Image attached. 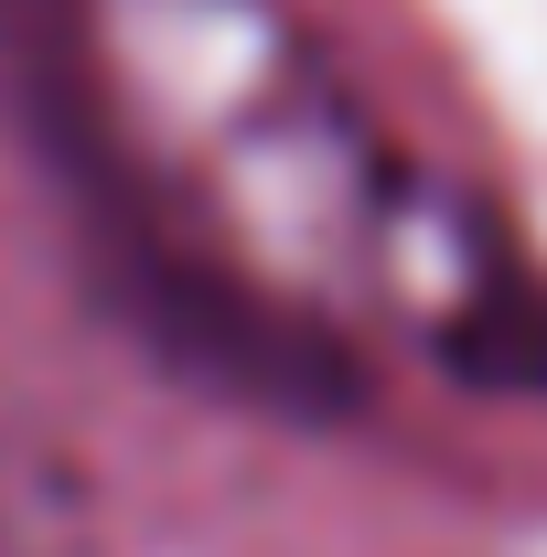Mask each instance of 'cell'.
Wrapping results in <instances>:
<instances>
[{"label":"cell","instance_id":"1","mask_svg":"<svg viewBox=\"0 0 547 557\" xmlns=\"http://www.w3.org/2000/svg\"><path fill=\"white\" fill-rule=\"evenodd\" d=\"M65 161L247 344H343L409 300L418 205L290 0H0Z\"/></svg>","mask_w":547,"mask_h":557},{"label":"cell","instance_id":"2","mask_svg":"<svg viewBox=\"0 0 547 557\" xmlns=\"http://www.w3.org/2000/svg\"><path fill=\"white\" fill-rule=\"evenodd\" d=\"M0 557H97L86 483L33 429H0Z\"/></svg>","mask_w":547,"mask_h":557}]
</instances>
